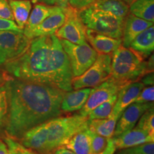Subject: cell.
I'll return each mask as SVG.
<instances>
[{
    "instance_id": "cell-41",
    "label": "cell",
    "mask_w": 154,
    "mask_h": 154,
    "mask_svg": "<svg viewBox=\"0 0 154 154\" xmlns=\"http://www.w3.org/2000/svg\"><path fill=\"white\" fill-rule=\"evenodd\" d=\"M69 0H55V6L59 7H66L69 5Z\"/></svg>"
},
{
    "instance_id": "cell-2",
    "label": "cell",
    "mask_w": 154,
    "mask_h": 154,
    "mask_svg": "<svg viewBox=\"0 0 154 154\" xmlns=\"http://www.w3.org/2000/svg\"><path fill=\"white\" fill-rule=\"evenodd\" d=\"M6 84L9 93L7 136L19 140L30 128L62 115L61 103L66 91L14 78Z\"/></svg>"
},
{
    "instance_id": "cell-14",
    "label": "cell",
    "mask_w": 154,
    "mask_h": 154,
    "mask_svg": "<svg viewBox=\"0 0 154 154\" xmlns=\"http://www.w3.org/2000/svg\"><path fill=\"white\" fill-rule=\"evenodd\" d=\"M144 86L143 83L138 81L123 86L117 94L116 101L111 115L120 117L124 109L134 103Z\"/></svg>"
},
{
    "instance_id": "cell-11",
    "label": "cell",
    "mask_w": 154,
    "mask_h": 154,
    "mask_svg": "<svg viewBox=\"0 0 154 154\" xmlns=\"http://www.w3.org/2000/svg\"><path fill=\"white\" fill-rule=\"evenodd\" d=\"M151 107H153V102L146 103L134 102L126 107L117 121L113 137L134 128L140 116Z\"/></svg>"
},
{
    "instance_id": "cell-5",
    "label": "cell",
    "mask_w": 154,
    "mask_h": 154,
    "mask_svg": "<svg viewBox=\"0 0 154 154\" xmlns=\"http://www.w3.org/2000/svg\"><path fill=\"white\" fill-rule=\"evenodd\" d=\"M79 15L86 29L110 37L122 38L124 19L93 6L80 10Z\"/></svg>"
},
{
    "instance_id": "cell-7",
    "label": "cell",
    "mask_w": 154,
    "mask_h": 154,
    "mask_svg": "<svg viewBox=\"0 0 154 154\" xmlns=\"http://www.w3.org/2000/svg\"><path fill=\"white\" fill-rule=\"evenodd\" d=\"M70 61L73 77L84 74L93 64L98 54L87 42L76 44L64 39H59Z\"/></svg>"
},
{
    "instance_id": "cell-21",
    "label": "cell",
    "mask_w": 154,
    "mask_h": 154,
    "mask_svg": "<svg viewBox=\"0 0 154 154\" xmlns=\"http://www.w3.org/2000/svg\"><path fill=\"white\" fill-rule=\"evenodd\" d=\"M119 116H111L102 119H88V128L100 136L111 138L113 137Z\"/></svg>"
},
{
    "instance_id": "cell-26",
    "label": "cell",
    "mask_w": 154,
    "mask_h": 154,
    "mask_svg": "<svg viewBox=\"0 0 154 154\" xmlns=\"http://www.w3.org/2000/svg\"><path fill=\"white\" fill-rule=\"evenodd\" d=\"M6 83L0 87V136L5 133L9 118V93Z\"/></svg>"
},
{
    "instance_id": "cell-16",
    "label": "cell",
    "mask_w": 154,
    "mask_h": 154,
    "mask_svg": "<svg viewBox=\"0 0 154 154\" xmlns=\"http://www.w3.org/2000/svg\"><path fill=\"white\" fill-rule=\"evenodd\" d=\"M86 41L98 54H111L122 44L121 38H116L86 29Z\"/></svg>"
},
{
    "instance_id": "cell-40",
    "label": "cell",
    "mask_w": 154,
    "mask_h": 154,
    "mask_svg": "<svg viewBox=\"0 0 154 154\" xmlns=\"http://www.w3.org/2000/svg\"><path fill=\"white\" fill-rule=\"evenodd\" d=\"M0 154H9L7 144L0 140Z\"/></svg>"
},
{
    "instance_id": "cell-22",
    "label": "cell",
    "mask_w": 154,
    "mask_h": 154,
    "mask_svg": "<svg viewBox=\"0 0 154 154\" xmlns=\"http://www.w3.org/2000/svg\"><path fill=\"white\" fill-rule=\"evenodd\" d=\"M64 146L75 154H90L89 129L87 128L76 133Z\"/></svg>"
},
{
    "instance_id": "cell-15",
    "label": "cell",
    "mask_w": 154,
    "mask_h": 154,
    "mask_svg": "<svg viewBox=\"0 0 154 154\" xmlns=\"http://www.w3.org/2000/svg\"><path fill=\"white\" fill-rule=\"evenodd\" d=\"M116 149H123L140 144L154 141V134L147 131L136 128L112 137Z\"/></svg>"
},
{
    "instance_id": "cell-19",
    "label": "cell",
    "mask_w": 154,
    "mask_h": 154,
    "mask_svg": "<svg viewBox=\"0 0 154 154\" xmlns=\"http://www.w3.org/2000/svg\"><path fill=\"white\" fill-rule=\"evenodd\" d=\"M129 47L137 51L144 58L151 55L154 49L153 25L138 34L131 43Z\"/></svg>"
},
{
    "instance_id": "cell-30",
    "label": "cell",
    "mask_w": 154,
    "mask_h": 154,
    "mask_svg": "<svg viewBox=\"0 0 154 154\" xmlns=\"http://www.w3.org/2000/svg\"><path fill=\"white\" fill-rule=\"evenodd\" d=\"M116 154H154L153 142L120 149Z\"/></svg>"
},
{
    "instance_id": "cell-20",
    "label": "cell",
    "mask_w": 154,
    "mask_h": 154,
    "mask_svg": "<svg viewBox=\"0 0 154 154\" xmlns=\"http://www.w3.org/2000/svg\"><path fill=\"white\" fill-rule=\"evenodd\" d=\"M54 9L55 6H49L42 3H37L34 5L23 29L24 35H27L34 28L41 24L44 19L52 14Z\"/></svg>"
},
{
    "instance_id": "cell-35",
    "label": "cell",
    "mask_w": 154,
    "mask_h": 154,
    "mask_svg": "<svg viewBox=\"0 0 154 154\" xmlns=\"http://www.w3.org/2000/svg\"><path fill=\"white\" fill-rule=\"evenodd\" d=\"M5 30H12L17 32H23L18 27L16 23L13 20L5 19L0 18V31Z\"/></svg>"
},
{
    "instance_id": "cell-4",
    "label": "cell",
    "mask_w": 154,
    "mask_h": 154,
    "mask_svg": "<svg viewBox=\"0 0 154 154\" xmlns=\"http://www.w3.org/2000/svg\"><path fill=\"white\" fill-rule=\"evenodd\" d=\"M47 140L45 154H51L57 148L64 146L80 131L88 128V116L80 114L58 116L47 121Z\"/></svg>"
},
{
    "instance_id": "cell-29",
    "label": "cell",
    "mask_w": 154,
    "mask_h": 154,
    "mask_svg": "<svg viewBox=\"0 0 154 154\" xmlns=\"http://www.w3.org/2000/svg\"><path fill=\"white\" fill-rule=\"evenodd\" d=\"M154 109L153 107L148 109L143 115L140 116L137 122L136 128H140L148 132L154 134Z\"/></svg>"
},
{
    "instance_id": "cell-33",
    "label": "cell",
    "mask_w": 154,
    "mask_h": 154,
    "mask_svg": "<svg viewBox=\"0 0 154 154\" xmlns=\"http://www.w3.org/2000/svg\"><path fill=\"white\" fill-rule=\"evenodd\" d=\"M0 18L14 21L8 0H0Z\"/></svg>"
},
{
    "instance_id": "cell-32",
    "label": "cell",
    "mask_w": 154,
    "mask_h": 154,
    "mask_svg": "<svg viewBox=\"0 0 154 154\" xmlns=\"http://www.w3.org/2000/svg\"><path fill=\"white\" fill-rule=\"evenodd\" d=\"M154 100V87L153 86H149V87H144L139 95L136 98L135 103H153Z\"/></svg>"
},
{
    "instance_id": "cell-17",
    "label": "cell",
    "mask_w": 154,
    "mask_h": 154,
    "mask_svg": "<svg viewBox=\"0 0 154 154\" xmlns=\"http://www.w3.org/2000/svg\"><path fill=\"white\" fill-rule=\"evenodd\" d=\"M153 22L144 20L128 13L124 19L122 34V45L129 47L133 40L146 29L153 26Z\"/></svg>"
},
{
    "instance_id": "cell-1",
    "label": "cell",
    "mask_w": 154,
    "mask_h": 154,
    "mask_svg": "<svg viewBox=\"0 0 154 154\" xmlns=\"http://www.w3.org/2000/svg\"><path fill=\"white\" fill-rule=\"evenodd\" d=\"M4 65L5 70L14 79L51 86L63 91L73 90L70 61L55 34L32 38L22 55Z\"/></svg>"
},
{
    "instance_id": "cell-44",
    "label": "cell",
    "mask_w": 154,
    "mask_h": 154,
    "mask_svg": "<svg viewBox=\"0 0 154 154\" xmlns=\"http://www.w3.org/2000/svg\"><path fill=\"white\" fill-rule=\"evenodd\" d=\"M31 154H41V153H37V152H35V151H32V150H31Z\"/></svg>"
},
{
    "instance_id": "cell-42",
    "label": "cell",
    "mask_w": 154,
    "mask_h": 154,
    "mask_svg": "<svg viewBox=\"0 0 154 154\" xmlns=\"http://www.w3.org/2000/svg\"><path fill=\"white\" fill-rule=\"evenodd\" d=\"M38 3H42L49 6H55V0H36Z\"/></svg>"
},
{
    "instance_id": "cell-12",
    "label": "cell",
    "mask_w": 154,
    "mask_h": 154,
    "mask_svg": "<svg viewBox=\"0 0 154 154\" xmlns=\"http://www.w3.org/2000/svg\"><path fill=\"white\" fill-rule=\"evenodd\" d=\"M47 121L26 131L19 140L24 147L38 153L45 154L47 140Z\"/></svg>"
},
{
    "instance_id": "cell-39",
    "label": "cell",
    "mask_w": 154,
    "mask_h": 154,
    "mask_svg": "<svg viewBox=\"0 0 154 154\" xmlns=\"http://www.w3.org/2000/svg\"><path fill=\"white\" fill-rule=\"evenodd\" d=\"M51 154H75L74 152H72L70 150L66 149L65 146H61V147L57 148L53 151Z\"/></svg>"
},
{
    "instance_id": "cell-13",
    "label": "cell",
    "mask_w": 154,
    "mask_h": 154,
    "mask_svg": "<svg viewBox=\"0 0 154 154\" xmlns=\"http://www.w3.org/2000/svg\"><path fill=\"white\" fill-rule=\"evenodd\" d=\"M66 19L65 14L61 7L55 6L52 14L46 18L39 25L34 28L26 36L29 39L54 34L56 32L63 24Z\"/></svg>"
},
{
    "instance_id": "cell-3",
    "label": "cell",
    "mask_w": 154,
    "mask_h": 154,
    "mask_svg": "<svg viewBox=\"0 0 154 154\" xmlns=\"http://www.w3.org/2000/svg\"><path fill=\"white\" fill-rule=\"evenodd\" d=\"M153 63L130 47L121 44L111 54V76L124 85L138 82L144 75L153 72Z\"/></svg>"
},
{
    "instance_id": "cell-18",
    "label": "cell",
    "mask_w": 154,
    "mask_h": 154,
    "mask_svg": "<svg viewBox=\"0 0 154 154\" xmlns=\"http://www.w3.org/2000/svg\"><path fill=\"white\" fill-rule=\"evenodd\" d=\"M92 88H83L66 91L61 103L62 112L72 113L79 111L87 101Z\"/></svg>"
},
{
    "instance_id": "cell-34",
    "label": "cell",
    "mask_w": 154,
    "mask_h": 154,
    "mask_svg": "<svg viewBox=\"0 0 154 154\" xmlns=\"http://www.w3.org/2000/svg\"><path fill=\"white\" fill-rule=\"evenodd\" d=\"M99 0H69V5L79 10H82L93 5Z\"/></svg>"
},
{
    "instance_id": "cell-23",
    "label": "cell",
    "mask_w": 154,
    "mask_h": 154,
    "mask_svg": "<svg viewBox=\"0 0 154 154\" xmlns=\"http://www.w3.org/2000/svg\"><path fill=\"white\" fill-rule=\"evenodd\" d=\"M9 3L15 23L20 29L23 30L29 17L32 3L29 0H9Z\"/></svg>"
},
{
    "instance_id": "cell-43",
    "label": "cell",
    "mask_w": 154,
    "mask_h": 154,
    "mask_svg": "<svg viewBox=\"0 0 154 154\" xmlns=\"http://www.w3.org/2000/svg\"><path fill=\"white\" fill-rule=\"evenodd\" d=\"M121 1L124 2L126 3V5H128V6H130L133 2H134L135 0H121Z\"/></svg>"
},
{
    "instance_id": "cell-8",
    "label": "cell",
    "mask_w": 154,
    "mask_h": 154,
    "mask_svg": "<svg viewBox=\"0 0 154 154\" xmlns=\"http://www.w3.org/2000/svg\"><path fill=\"white\" fill-rule=\"evenodd\" d=\"M65 14L66 19L63 24L55 33L59 39H64L76 44L87 42L86 37V27L79 15L80 10L72 6L61 7Z\"/></svg>"
},
{
    "instance_id": "cell-37",
    "label": "cell",
    "mask_w": 154,
    "mask_h": 154,
    "mask_svg": "<svg viewBox=\"0 0 154 154\" xmlns=\"http://www.w3.org/2000/svg\"><path fill=\"white\" fill-rule=\"evenodd\" d=\"M13 77L9 75L5 70L0 69V87L2 86L5 85V83L8 81L12 79Z\"/></svg>"
},
{
    "instance_id": "cell-38",
    "label": "cell",
    "mask_w": 154,
    "mask_h": 154,
    "mask_svg": "<svg viewBox=\"0 0 154 154\" xmlns=\"http://www.w3.org/2000/svg\"><path fill=\"white\" fill-rule=\"evenodd\" d=\"M141 82L144 86L153 85V72L148 73L141 78Z\"/></svg>"
},
{
    "instance_id": "cell-24",
    "label": "cell",
    "mask_w": 154,
    "mask_h": 154,
    "mask_svg": "<svg viewBox=\"0 0 154 154\" xmlns=\"http://www.w3.org/2000/svg\"><path fill=\"white\" fill-rule=\"evenodd\" d=\"M91 6L122 19L129 13V6L121 0H99Z\"/></svg>"
},
{
    "instance_id": "cell-28",
    "label": "cell",
    "mask_w": 154,
    "mask_h": 154,
    "mask_svg": "<svg viewBox=\"0 0 154 154\" xmlns=\"http://www.w3.org/2000/svg\"><path fill=\"white\" fill-rule=\"evenodd\" d=\"M90 134V154H96L101 153L104 150L109 143V138L100 136L91 130Z\"/></svg>"
},
{
    "instance_id": "cell-6",
    "label": "cell",
    "mask_w": 154,
    "mask_h": 154,
    "mask_svg": "<svg viewBox=\"0 0 154 154\" xmlns=\"http://www.w3.org/2000/svg\"><path fill=\"white\" fill-rule=\"evenodd\" d=\"M111 54H98L96 61L84 74L73 78L72 88L75 90L94 88L110 78Z\"/></svg>"
},
{
    "instance_id": "cell-36",
    "label": "cell",
    "mask_w": 154,
    "mask_h": 154,
    "mask_svg": "<svg viewBox=\"0 0 154 154\" xmlns=\"http://www.w3.org/2000/svg\"><path fill=\"white\" fill-rule=\"evenodd\" d=\"M116 147L113 138H109V143H108L106 148L103 151L101 152V153L96 154H114L116 151Z\"/></svg>"
},
{
    "instance_id": "cell-9",
    "label": "cell",
    "mask_w": 154,
    "mask_h": 154,
    "mask_svg": "<svg viewBox=\"0 0 154 154\" xmlns=\"http://www.w3.org/2000/svg\"><path fill=\"white\" fill-rule=\"evenodd\" d=\"M30 42L23 32L0 31V65L22 55L28 48Z\"/></svg>"
},
{
    "instance_id": "cell-25",
    "label": "cell",
    "mask_w": 154,
    "mask_h": 154,
    "mask_svg": "<svg viewBox=\"0 0 154 154\" xmlns=\"http://www.w3.org/2000/svg\"><path fill=\"white\" fill-rule=\"evenodd\" d=\"M129 12L149 22H154V0H135L129 6Z\"/></svg>"
},
{
    "instance_id": "cell-31",
    "label": "cell",
    "mask_w": 154,
    "mask_h": 154,
    "mask_svg": "<svg viewBox=\"0 0 154 154\" xmlns=\"http://www.w3.org/2000/svg\"><path fill=\"white\" fill-rule=\"evenodd\" d=\"M5 143L8 147L9 154H31V150L24 147L17 140L7 136L5 137Z\"/></svg>"
},
{
    "instance_id": "cell-27",
    "label": "cell",
    "mask_w": 154,
    "mask_h": 154,
    "mask_svg": "<svg viewBox=\"0 0 154 154\" xmlns=\"http://www.w3.org/2000/svg\"><path fill=\"white\" fill-rule=\"evenodd\" d=\"M117 94L113 96L110 99L106 101L101 104L96 106L94 110H92L89 114L88 115V120H93V119H102L108 118L110 116L112 112L115 103L116 101Z\"/></svg>"
},
{
    "instance_id": "cell-10",
    "label": "cell",
    "mask_w": 154,
    "mask_h": 154,
    "mask_svg": "<svg viewBox=\"0 0 154 154\" xmlns=\"http://www.w3.org/2000/svg\"><path fill=\"white\" fill-rule=\"evenodd\" d=\"M124 86L122 83L111 76L99 86L92 88L87 101L82 109L79 110V114L88 116L89 113L96 106L118 94L121 88Z\"/></svg>"
}]
</instances>
